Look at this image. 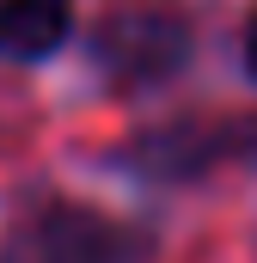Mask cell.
Listing matches in <instances>:
<instances>
[{"label":"cell","mask_w":257,"mask_h":263,"mask_svg":"<svg viewBox=\"0 0 257 263\" xmlns=\"http://www.w3.org/2000/svg\"><path fill=\"white\" fill-rule=\"evenodd\" d=\"M128 257H135V233L80 202L37 208L6 239V263H128Z\"/></svg>","instance_id":"cell-1"},{"label":"cell","mask_w":257,"mask_h":263,"mask_svg":"<svg viewBox=\"0 0 257 263\" xmlns=\"http://www.w3.org/2000/svg\"><path fill=\"white\" fill-rule=\"evenodd\" d=\"M92 55L104 67V80H117V86H153V80L184 67L190 31L172 12H117V18L98 25Z\"/></svg>","instance_id":"cell-2"},{"label":"cell","mask_w":257,"mask_h":263,"mask_svg":"<svg viewBox=\"0 0 257 263\" xmlns=\"http://www.w3.org/2000/svg\"><path fill=\"white\" fill-rule=\"evenodd\" d=\"M67 37V0H0V49L49 55Z\"/></svg>","instance_id":"cell-3"},{"label":"cell","mask_w":257,"mask_h":263,"mask_svg":"<svg viewBox=\"0 0 257 263\" xmlns=\"http://www.w3.org/2000/svg\"><path fill=\"white\" fill-rule=\"evenodd\" d=\"M245 55H251V73H257V18H251V37H245Z\"/></svg>","instance_id":"cell-4"}]
</instances>
